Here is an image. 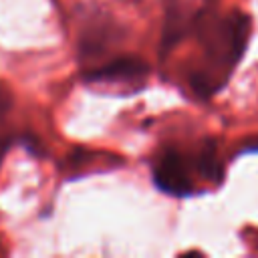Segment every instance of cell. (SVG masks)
Here are the masks:
<instances>
[{"instance_id":"cell-1","label":"cell","mask_w":258,"mask_h":258,"mask_svg":"<svg viewBox=\"0 0 258 258\" xmlns=\"http://www.w3.org/2000/svg\"><path fill=\"white\" fill-rule=\"evenodd\" d=\"M250 26V18L242 12H232L230 16H216L206 10L200 12L194 30L204 46L206 62L187 77V83L198 97L210 99L224 89L246 52Z\"/></svg>"},{"instance_id":"cell-2","label":"cell","mask_w":258,"mask_h":258,"mask_svg":"<svg viewBox=\"0 0 258 258\" xmlns=\"http://www.w3.org/2000/svg\"><path fill=\"white\" fill-rule=\"evenodd\" d=\"M151 177L153 183L159 191L173 196V198H187L194 191V183L189 179V167L185 157L169 147L165 151L159 153V157L153 163L151 169Z\"/></svg>"},{"instance_id":"cell-3","label":"cell","mask_w":258,"mask_h":258,"mask_svg":"<svg viewBox=\"0 0 258 258\" xmlns=\"http://www.w3.org/2000/svg\"><path fill=\"white\" fill-rule=\"evenodd\" d=\"M202 10H196L185 4V0H169L165 8V20L161 28V40H159V58H165L177 42H181L189 32H194V26L198 22Z\"/></svg>"},{"instance_id":"cell-4","label":"cell","mask_w":258,"mask_h":258,"mask_svg":"<svg viewBox=\"0 0 258 258\" xmlns=\"http://www.w3.org/2000/svg\"><path fill=\"white\" fill-rule=\"evenodd\" d=\"M149 73V64L133 54L115 56L99 67H93L85 73L89 83H131L139 81Z\"/></svg>"},{"instance_id":"cell-5","label":"cell","mask_w":258,"mask_h":258,"mask_svg":"<svg viewBox=\"0 0 258 258\" xmlns=\"http://www.w3.org/2000/svg\"><path fill=\"white\" fill-rule=\"evenodd\" d=\"M121 38H123V30L115 22H109V20L95 22L89 28H85V32L79 40V58L83 62H91V60L103 56Z\"/></svg>"},{"instance_id":"cell-6","label":"cell","mask_w":258,"mask_h":258,"mask_svg":"<svg viewBox=\"0 0 258 258\" xmlns=\"http://www.w3.org/2000/svg\"><path fill=\"white\" fill-rule=\"evenodd\" d=\"M196 167L198 171L204 175V179H210V181H216L220 183L222 181V175H224V167H222V161L218 159V147H216V141L212 139H206L196 155Z\"/></svg>"},{"instance_id":"cell-7","label":"cell","mask_w":258,"mask_h":258,"mask_svg":"<svg viewBox=\"0 0 258 258\" xmlns=\"http://www.w3.org/2000/svg\"><path fill=\"white\" fill-rule=\"evenodd\" d=\"M10 109H12V91H10L4 83H0V119H2Z\"/></svg>"},{"instance_id":"cell-8","label":"cell","mask_w":258,"mask_h":258,"mask_svg":"<svg viewBox=\"0 0 258 258\" xmlns=\"http://www.w3.org/2000/svg\"><path fill=\"white\" fill-rule=\"evenodd\" d=\"M238 153H258V135L244 139L238 147Z\"/></svg>"},{"instance_id":"cell-9","label":"cell","mask_w":258,"mask_h":258,"mask_svg":"<svg viewBox=\"0 0 258 258\" xmlns=\"http://www.w3.org/2000/svg\"><path fill=\"white\" fill-rule=\"evenodd\" d=\"M6 149H8V141L6 139H0V163H2V157H4Z\"/></svg>"}]
</instances>
